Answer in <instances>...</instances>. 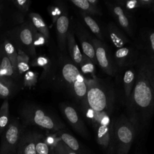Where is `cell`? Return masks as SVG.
<instances>
[{"mask_svg":"<svg viewBox=\"0 0 154 154\" xmlns=\"http://www.w3.org/2000/svg\"><path fill=\"white\" fill-rule=\"evenodd\" d=\"M136 79V69L135 66L126 68L123 76V84L125 101H126L132 90Z\"/></svg>","mask_w":154,"mask_h":154,"instance_id":"23","label":"cell"},{"mask_svg":"<svg viewBox=\"0 0 154 154\" xmlns=\"http://www.w3.org/2000/svg\"><path fill=\"white\" fill-rule=\"evenodd\" d=\"M9 111L8 99H5L0 107V134L3 133L10 122Z\"/></svg>","mask_w":154,"mask_h":154,"instance_id":"30","label":"cell"},{"mask_svg":"<svg viewBox=\"0 0 154 154\" xmlns=\"http://www.w3.org/2000/svg\"><path fill=\"white\" fill-rule=\"evenodd\" d=\"M17 72L19 74H23L29 70L30 57L20 49H17Z\"/></svg>","mask_w":154,"mask_h":154,"instance_id":"29","label":"cell"},{"mask_svg":"<svg viewBox=\"0 0 154 154\" xmlns=\"http://www.w3.org/2000/svg\"><path fill=\"white\" fill-rule=\"evenodd\" d=\"M136 49L143 51L151 58H154V32L152 29L142 28L135 40Z\"/></svg>","mask_w":154,"mask_h":154,"instance_id":"14","label":"cell"},{"mask_svg":"<svg viewBox=\"0 0 154 154\" xmlns=\"http://www.w3.org/2000/svg\"><path fill=\"white\" fill-rule=\"evenodd\" d=\"M16 74L2 47H0V76L12 79Z\"/></svg>","mask_w":154,"mask_h":154,"instance_id":"24","label":"cell"},{"mask_svg":"<svg viewBox=\"0 0 154 154\" xmlns=\"http://www.w3.org/2000/svg\"><path fill=\"white\" fill-rule=\"evenodd\" d=\"M116 4L130 14H133L140 8H153V0H116Z\"/></svg>","mask_w":154,"mask_h":154,"instance_id":"21","label":"cell"},{"mask_svg":"<svg viewBox=\"0 0 154 154\" xmlns=\"http://www.w3.org/2000/svg\"><path fill=\"white\" fill-rule=\"evenodd\" d=\"M106 30L110 40L116 48L119 49L124 47L129 42L123 31L115 23L109 22Z\"/></svg>","mask_w":154,"mask_h":154,"instance_id":"18","label":"cell"},{"mask_svg":"<svg viewBox=\"0 0 154 154\" xmlns=\"http://www.w3.org/2000/svg\"><path fill=\"white\" fill-rule=\"evenodd\" d=\"M61 141L76 154H91L77 139L70 134L63 130L57 132Z\"/></svg>","mask_w":154,"mask_h":154,"instance_id":"20","label":"cell"},{"mask_svg":"<svg viewBox=\"0 0 154 154\" xmlns=\"http://www.w3.org/2000/svg\"><path fill=\"white\" fill-rule=\"evenodd\" d=\"M70 2L81 11L90 15L102 16V13L99 7L98 0H72Z\"/></svg>","mask_w":154,"mask_h":154,"instance_id":"22","label":"cell"},{"mask_svg":"<svg viewBox=\"0 0 154 154\" xmlns=\"http://www.w3.org/2000/svg\"><path fill=\"white\" fill-rule=\"evenodd\" d=\"M111 129L114 154H128L137 134L135 126L122 114L112 119Z\"/></svg>","mask_w":154,"mask_h":154,"instance_id":"5","label":"cell"},{"mask_svg":"<svg viewBox=\"0 0 154 154\" xmlns=\"http://www.w3.org/2000/svg\"><path fill=\"white\" fill-rule=\"evenodd\" d=\"M13 2L17 8L22 13H26L31 4V1L29 0H15Z\"/></svg>","mask_w":154,"mask_h":154,"instance_id":"37","label":"cell"},{"mask_svg":"<svg viewBox=\"0 0 154 154\" xmlns=\"http://www.w3.org/2000/svg\"><path fill=\"white\" fill-rule=\"evenodd\" d=\"M95 64L87 57L83 54L82 61L78 67L80 72L84 75H90L92 78H95Z\"/></svg>","mask_w":154,"mask_h":154,"instance_id":"31","label":"cell"},{"mask_svg":"<svg viewBox=\"0 0 154 154\" xmlns=\"http://www.w3.org/2000/svg\"><path fill=\"white\" fill-rule=\"evenodd\" d=\"M35 29L29 20L18 28L16 32V39L19 48L25 52L29 57H36V50L33 45V35Z\"/></svg>","mask_w":154,"mask_h":154,"instance_id":"9","label":"cell"},{"mask_svg":"<svg viewBox=\"0 0 154 154\" xmlns=\"http://www.w3.org/2000/svg\"><path fill=\"white\" fill-rule=\"evenodd\" d=\"M69 25V18L66 9L55 23L58 46L60 53L64 55L67 52L66 40L67 33L70 28Z\"/></svg>","mask_w":154,"mask_h":154,"instance_id":"13","label":"cell"},{"mask_svg":"<svg viewBox=\"0 0 154 154\" xmlns=\"http://www.w3.org/2000/svg\"><path fill=\"white\" fill-rule=\"evenodd\" d=\"M87 80L86 96L79 103L82 113L94 129L100 126H111L116 103L113 88L96 76Z\"/></svg>","mask_w":154,"mask_h":154,"instance_id":"2","label":"cell"},{"mask_svg":"<svg viewBox=\"0 0 154 154\" xmlns=\"http://www.w3.org/2000/svg\"><path fill=\"white\" fill-rule=\"evenodd\" d=\"M3 51L10 60L14 72L17 73V51L11 42L8 40H5L2 43Z\"/></svg>","mask_w":154,"mask_h":154,"instance_id":"27","label":"cell"},{"mask_svg":"<svg viewBox=\"0 0 154 154\" xmlns=\"http://www.w3.org/2000/svg\"><path fill=\"white\" fill-rule=\"evenodd\" d=\"M39 132H23L20 140L16 154H36L35 144Z\"/></svg>","mask_w":154,"mask_h":154,"instance_id":"16","label":"cell"},{"mask_svg":"<svg viewBox=\"0 0 154 154\" xmlns=\"http://www.w3.org/2000/svg\"><path fill=\"white\" fill-rule=\"evenodd\" d=\"M19 112L26 125L37 126L51 132H58L66 127L64 123L53 113L35 104L25 105Z\"/></svg>","mask_w":154,"mask_h":154,"instance_id":"4","label":"cell"},{"mask_svg":"<svg viewBox=\"0 0 154 154\" xmlns=\"http://www.w3.org/2000/svg\"><path fill=\"white\" fill-rule=\"evenodd\" d=\"M43 137V134L39 133L35 144L36 154H55L54 150L45 143Z\"/></svg>","mask_w":154,"mask_h":154,"instance_id":"33","label":"cell"},{"mask_svg":"<svg viewBox=\"0 0 154 154\" xmlns=\"http://www.w3.org/2000/svg\"><path fill=\"white\" fill-rule=\"evenodd\" d=\"M67 9L66 7L61 2H57L56 4L50 5L48 11L49 16L51 17L52 23L55 24L58 19L63 13V12Z\"/></svg>","mask_w":154,"mask_h":154,"instance_id":"32","label":"cell"},{"mask_svg":"<svg viewBox=\"0 0 154 154\" xmlns=\"http://www.w3.org/2000/svg\"><path fill=\"white\" fill-rule=\"evenodd\" d=\"M48 42L49 40L44 35L35 30L33 35V45L35 48L45 46Z\"/></svg>","mask_w":154,"mask_h":154,"instance_id":"36","label":"cell"},{"mask_svg":"<svg viewBox=\"0 0 154 154\" xmlns=\"http://www.w3.org/2000/svg\"><path fill=\"white\" fill-rule=\"evenodd\" d=\"M140 52L132 47H122L117 49L114 54V61L118 72L127 67L135 65Z\"/></svg>","mask_w":154,"mask_h":154,"instance_id":"11","label":"cell"},{"mask_svg":"<svg viewBox=\"0 0 154 154\" xmlns=\"http://www.w3.org/2000/svg\"><path fill=\"white\" fill-rule=\"evenodd\" d=\"M91 40L94 48L97 64L108 75L116 76L118 70L106 45L96 37H91Z\"/></svg>","mask_w":154,"mask_h":154,"instance_id":"7","label":"cell"},{"mask_svg":"<svg viewBox=\"0 0 154 154\" xmlns=\"http://www.w3.org/2000/svg\"><path fill=\"white\" fill-rule=\"evenodd\" d=\"M38 73L36 72L28 70L25 73L23 76V84L24 87L31 88L38 82Z\"/></svg>","mask_w":154,"mask_h":154,"instance_id":"34","label":"cell"},{"mask_svg":"<svg viewBox=\"0 0 154 154\" xmlns=\"http://www.w3.org/2000/svg\"><path fill=\"white\" fill-rule=\"evenodd\" d=\"M94 131L97 144L107 154H114L111 125L109 126H98Z\"/></svg>","mask_w":154,"mask_h":154,"instance_id":"15","label":"cell"},{"mask_svg":"<svg viewBox=\"0 0 154 154\" xmlns=\"http://www.w3.org/2000/svg\"><path fill=\"white\" fill-rule=\"evenodd\" d=\"M59 106L63 116L72 128L81 136L88 138L89 136L88 129L76 108L66 102L60 103Z\"/></svg>","mask_w":154,"mask_h":154,"instance_id":"10","label":"cell"},{"mask_svg":"<svg viewBox=\"0 0 154 154\" xmlns=\"http://www.w3.org/2000/svg\"><path fill=\"white\" fill-rule=\"evenodd\" d=\"M29 21L34 27V28L40 33L44 35L49 40L50 38V33L48 26L45 23L42 17L37 13H31L29 14Z\"/></svg>","mask_w":154,"mask_h":154,"instance_id":"25","label":"cell"},{"mask_svg":"<svg viewBox=\"0 0 154 154\" xmlns=\"http://www.w3.org/2000/svg\"><path fill=\"white\" fill-rule=\"evenodd\" d=\"M135 67L136 79L132 92L125 101V115L138 133L148 125L153 112L154 58L140 52Z\"/></svg>","mask_w":154,"mask_h":154,"instance_id":"1","label":"cell"},{"mask_svg":"<svg viewBox=\"0 0 154 154\" xmlns=\"http://www.w3.org/2000/svg\"><path fill=\"white\" fill-rule=\"evenodd\" d=\"M15 85L10 78L0 76V97L7 99L14 91Z\"/></svg>","mask_w":154,"mask_h":154,"instance_id":"28","label":"cell"},{"mask_svg":"<svg viewBox=\"0 0 154 154\" xmlns=\"http://www.w3.org/2000/svg\"><path fill=\"white\" fill-rule=\"evenodd\" d=\"M105 4L109 13L114 19L116 24L123 31L132 37L134 31L133 14L127 12L115 2L106 1Z\"/></svg>","mask_w":154,"mask_h":154,"instance_id":"8","label":"cell"},{"mask_svg":"<svg viewBox=\"0 0 154 154\" xmlns=\"http://www.w3.org/2000/svg\"><path fill=\"white\" fill-rule=\"evenodd\" d=\"M24 132L23 126L16 119L10 121L2 133L0 154H16L17 147Z\"/></svg>","mask_w":154,"mask_h":154,"instance_id":"6","label":"cell"},{"mask_svg":"<svg viewBox=\"0 0 154 154\" xmlns=\"http://www.w3.org/2000/svg\"><path fill=\"white\" fill-rule=\"evenodd\" d=\"M55 154H76L71 149H70L62 141L54 149Z\"/></svg>","mask_w":154,"mask_h":154,"instance_id":"38","label":"cell"},{"mask_svg":"<svg viewBox=\"0 0 154 154\" xmlns=\"http://www.w3.org/2000/svg\"><path fill=\"white\" fill-rule=\"evenodd\" d=\"M66 47L70 57V60L78 68L82 61L83 54L76 42L73 28H69L67 35Z\"/></svg>","mask_w":154,"mask_h":154,"instance_id":"17","label":"cell"},{"mask_svg":"<svg viewBox=\"0 0 154 154\" xmlns=\"http://www.w3.org/2000/svg\"><path fill=\"white\" fill-rule=\"evenodd\" d=\"M55 78L59 85L76 102L80 103L85 97L87 80L78 68L66 55L61 54L51 79Z\"/></svg>","mask_w":154,"mask_h":154,"instance_id":"3","label":"cell"},{"mask_svg":"<svg viewBox=\"0 0 154 154\" xmlns=\"http://www.w3.org/2000/svg\"><path fill=\"white\" fill-rule=\"evenodd\" d=\"M73 30L80 43L82 54L89 58L94 64H97L94 48L91 43V37L89 35V33L87 31L85 28L79 23L76 24Z\"/></svg>","mask_w":154,"mask_h":154,"instance_id":"12","label":"cell"},{"mask_svg":"<svg viewBox=\"0 0 154 154\" xmlns=\"http://www.w3.org/2000/svg\"><path fill=\"white\" fill-rule=\"evenodd\" d=\"M31 66L34 67H38L42 69V73L40 76V80H49L51 79L55 67L53 66V63L51 59L46 55L36 56L32 62Z\"/></svg>","mask_w":154,"mask_h":154,"instance_id":"19","label":"cell"},{"mask_svg":"<svg viewBox=\"0 0 154 154\" xmlns=\"http://www.w3.org/2000/svg\"><path fill=\"white\" fill-rule=\"evenodd\" d=\"M80 15L85 23V24L89 28L90 31L96 36L97 38L102 42H103L104 37L102 29L97 23V22L87 13L80 11Z\"/></svg>","mask_w":154,"mask_h":154,"instance_id":"26","label":"cell"},{"mask_svg":"<svg viewBox=\"0 0 154 154\" xmlns=\"http://www.w3.org/2000/svg\"><path fill=\"white\" fill-rule=\"evenodd\" d=\"M43 140L45 143L52 150H54L55 147L61 141L57 132H49L46 135H44Z\"/></svg>","mask_w":154,"mask_h":154,"instance_id":"35","label":"cell"}]
</instances>
